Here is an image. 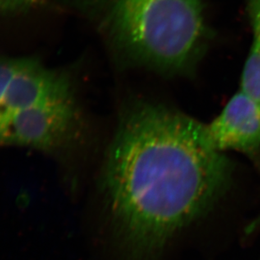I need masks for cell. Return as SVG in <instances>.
<instances>
[{"mask_svg":"<svg viewBox=\"0 0 260 260\" xmlns=\"http://www.w3.org/2000/svg\"><path fill=\"white\" fill-rule=\"evenodd\" d=\"M232 164L206 124L162 105L124 112L109 150L105 186L129 257L149 260L229 186Z\"/></svg>","mask_w":260,"mask_h":260,"instance_id":"1","label":"cell"},{"mask_svg":"<svg viewBox=\"0 0 260 260\" xmlns=\"http://www.w3.org/2000/svg\"><path fill=\"white\" fill-rule=\"evenodd\" d=\"M101 26L123 61L161 74H189L209 40L204 0H110Z\"/></svg>","mask_w":260,"mask_h":260,"instance_id":"2","label":"cell"},{"mask_svg":"<svg viewBox=\"0 0 260 260\" xmlns=\"http://www.w3.org/2000/svg\"><path fill=\"white\" fill-rule=\"evenodd\" d=\"M79 117L74 100L0 115V141L6 146L60 152L79 138Z\"/></svg>","mask_w":260,"mask_h":260,"instance_id":"3","label":"cell"},{"mask_svg":"<svg viewBox=\"0 0 260 260\" xmlns=\"http://www.w3.org/2000/svg\"><path fill=\"white\" fill-rule=\"evenodd\" d=\"M0 79V115L74 100L68 74L34 57L3 59Z\"/></svg>","mask_w":260,"mask_h":260,"instance_id":"4","label":"cell"},{"mask_svg":"<svg viewBox=\"0 0 260 260\" xmlns=\"http://www.w3.org/2000/svg\"><path fill=\"white\" fill-rule=\"evenodd\" d=\"M206 133L218 152L237 151L260 165V101L240 89L206 125Z\"/></svg>","mask_w":260,"mask_h":260,"instance_id":"5","label":"cell"},{"mask_svg":"<svg viewBox=\"0 0 260 260\" xmlns=\"http://www.w3.org/2000/svg\"><path fill=\"white\" fill-rule=\"evenodd\" d=\"M246 2L253 41L243 68L240 89L260 101V0Z\"/></svg>","mask_w":260,"mask_h":260,"instance_id":"6","label":"cell"},{"mask_svg":"<svg viewBox=\"0 0 260 260\" xmlns=\"http://www.w3.org/2000/svg\"><path fill=\"white\" fill-rule=\"evenodd\" d=\"M45 2L46 0H0V9L3 15H13L26 12Z\"/></svg>","mask_w":260,"mask_h":260,"instance_id":"7","label":"cell"},{"mask_svg":"<svg viewBox=\"0 0 260 260\" xmlns=\"http://www.w3.org/2000/svg\"><path fill=\"white\" fill-rule=\"evenodd\" d=\"M260 219V218H259Z\"/></svg>","mask_w":260,"mask_h":260,"instance_id":"8","label":"cell"}]
</instances>
